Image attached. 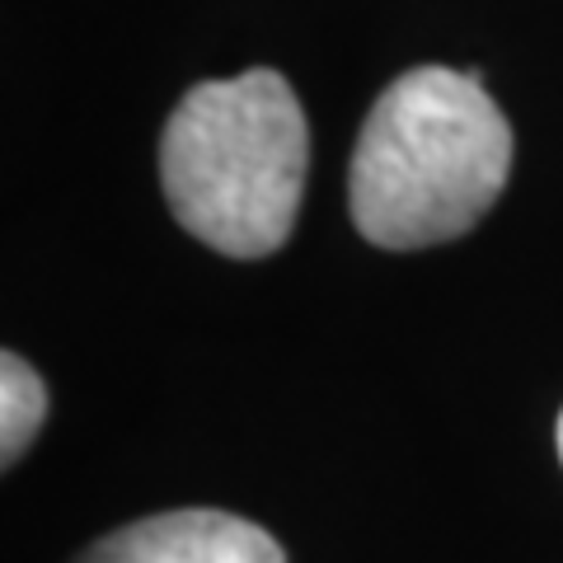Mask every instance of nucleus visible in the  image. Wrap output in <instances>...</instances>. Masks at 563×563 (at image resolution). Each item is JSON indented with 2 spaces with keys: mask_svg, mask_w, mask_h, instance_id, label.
<instances>
[{
  "mask_svg": "<svg viewBox=\"0 0 563 563\" xmlns=\"http://www.w3.org/2000/svg\"><path fill=\"white\" fill-rule=\"evenodd\" d=\"M512 174V128L474 70L413 66L366 113L347 211L380 250H428L484 221Z\"/></svg>",
  "mask_w": 563,
  "mask_h": 563,
  "instance_id": "f257e3e1",
  "label": "nucleus"
},
{
  "mask_svg": "<svg viewBox=\"0 0 563 563\" xmlns=\"http://www.w3.org/2000/svg\"><path fill=\"white\" fill-rule=\"evenodd\" d=\"M310 169L301 99L277 70L202 80L161 136V188L179 225L225 258H268L291 240Z\"/></svg>",
  "mask_w": 563,
  "mask_h": 563,
  "instance_id": "f03ea898",
  "label": "nucleus"
},
{
  "mask_svg": "<svg viewBox=\"0 0 563 563\" xmlns=\"http://www.w3.org/2000/svg\"><path fill=\"white\" fill-rule=\"evenodd\" d=\"M70 563H287V554L254 521L188 507V512H161L118 526L113 536L95 540Z\"/></svg>",
  "mask_w": 563,
  "mask_h": 563,
  "instance_id": "7ed1b4c3",
  "label": "nucleus"
},
{
  "mask_svg": "<svg viewBox=\"0 0 563 563\" xmlns=\"http://www.w3.org/2000/svg\"><path fill=\"white\" fill-rule=\"evenodd\" d=\"M47 422V390L43 376L20 357L5 352L0 357V461L14 465L33 446V437Z\"/></svg>",
  "mask_w": 563,
  "mask_h": 563,
  "instance_id": "20e7f679",
  "label": "nucleus"
},
{
  "mask_svg": "<svg viewBox=\"0 0 563 563\" xmlns=\"http://www.w3.org/2000/svg\"><path fill=\"white\" fill-rule=\"evenodd\" d=\"M559 461H563V413H559Z\"/></svg>",
  "mask_w": 563,
  "mask_h": 563,
  "instance_id": "39448f33",
  "label": "nucleus"
}]
</instances>
